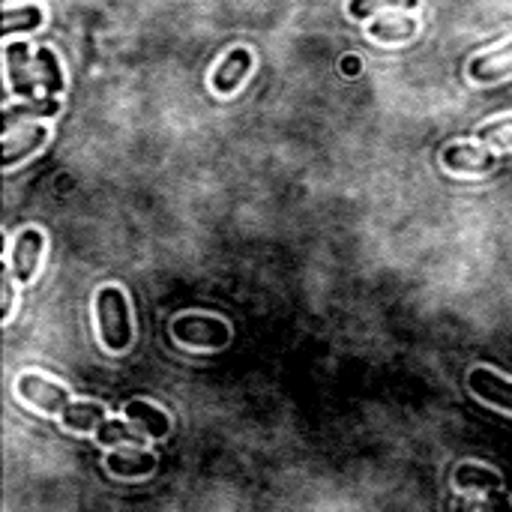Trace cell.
Instances as JSON below:
<instances>
[{
  "label": "cell",
  "mask_w": 512,
  "mask_h": 512,
  "mask_svg": "<svg viewBox=\"0 0 512 512\" xmlns=\"http://www.w3.org/2000/svg\"><path fill=\"white\" fill-rule=\"evenodd\" d=\"M15 390H18V396H21L24 402H30V405L39 408L42 414H60V417H63V411L72 405L69 390H66L63 384H57V381L39 375V372H24V375H18Z\"/></svg>",
  "instance_id": "3"
},
{
  "label": "cell",
  "mask_w": 512,
  "mask_h": 512,
  "mask_svg": "<svg viewBox=\"0 0 512 512\" xmlns=\"http://www.w3.org/2000/svg\"><path fill=\"white\" fill-rule=\"evenodd\" d=\"M96 321H99V339L108 351L123 354L132 345V315H129V300L123 288L105 285L96 291Z\"/></svg>",
  "instance_id": "1"
},
{
  "label": "cell",
  "mask_w": 512,
  "mask_h": 512,
  "mask_svg": "<svg viewBox=\"0 0 512 512\" xmlns=\"http://www.w3.org/2000/svg\"><path fill=\"white\" fill-rule=\"evenodd\" d=\"M45 141H48L45 123H24L18 129H9L3 135V168H15L18 162L30 159L45 147Z\"/></svg>",
  "instance_id": "5"
},
{
  "label": "cell",
  "mask_w": 512,
  "mask_h": 512,
  "mask_svg": "<svg viewBox=\"0 0 512 512\" xmlns=\"http://www.w3.org/2000/svg\"><path fill=\"white\" fill-rule=\"evenodd\" d=\"M36 69H39V81H42L45 93L54 99V96L66 87V78H63V66H60L57 54H54L48 45H42V48L36 51Z\"/></svg>",
  "instance_id": "16"
},
{
  "label": "cell",
  "mask_w": 512,
  "mask_h": 512,
  "mask_svg": "<svg viewBox=\"0 0 512 512\" xmlns=\"http://www.w3.org/2000/svg\"><path fill=\"white\" fill-rule=\"evenodd\" d=\"M42 252H45V231L42 228H21L15 243H12V255H9L12 276L21 285H30L36 279L39 264H42Z\"/></svg>",
  "instance_id": "4"
},
{
  "label": "cell",
  "mask_w": 512,
  "mask_h": 512,
  "mask_svg": "<svg viewBox=\"0 0 512 512\" xmlns=\"http://www.w3.org/2000/svg\"><path fill=\"white\" fill-rule=\"evenodd\" d=\"M96 441L102 447H123V444H132V447H144L147 444V435L141 429H135L132 423H120V420H105L99 429H96Z\"/></svg>",
  "instance_id": "15"
},
{
  "label": "cell",
  "mask_w": 512,
  "mask_h": 512,
  "mask_svg": "<svg viewBox=\"0 0 512 512\" xmlns=\"http://www.w3.org/2000/svg\"><path fill=\"white\" fill-rule=\"evenodd\" d=\"M252 72V51L237 45L225 54V60L213 69V90L222 93V96H231L243 81L246 75Z\"/></svg>",
  "instance_id": "7"
},
{
  "label": "cell",
  "mask_w": 512,
  "mask_h": 512,
  "mask_svg": "<svg viewBox=\"0 0 512 512\" xmlns=\"http://www.w3.org/2000/svg\"><path fill=\"white\" fill-rule=\"evenodd\" d=\"M468 384H471V393H474L477 399H483L486 405H492V408H498V411H507V414H512L510 378H504V375H501V372H495V369L480 366V369H474V372H471Z\"/></svg>",
  "instance_id": "6"
},
{
  "label": "cell",
  "mask_w": 512,
  "mask_h": 512,
  "mask_svg": "<svg viewBox=\"0 0 512 512\" xmlns=\"http://www.w3.org/2000/svg\"><path fill=\"white\" fill-rule=\"evenodd\" d=\"M369 33L378 42H408V39L417 36V21L405 9H399V12H381L369 24Z\"/></svg>",
  "instance_id": "13"
},
{
  "label": "cell",
  "mask_w": 512,
  "mask_h": 512,
  "mask_svg": "<svg viewBox=\"0 0 512 512\" xmlns=\"http://www.w3.org/2000/svg\"><path fill=\"white\" fill-rule=\"evenodd\" d=\"M171 336L192 351H222L231 342V324L216 315L183 312L171 321Z\"/></svg>",
  "instance_id": "2"
},
{
  "label": "cell",
  "mask_w": 512,
  "mask_h": 512,
  "mask_svg": "<svg viewBox=\"0 0 512 512\" xmlns=\"http://www.w3.org/2000/svg\"><path fill=\"white\" fill-rule=\"evenodd\" d=\"M105 465L111 474L123 477V480H138L156 471V456L141 447V450H114L111 456H105Z\"/></svg>",
  "instance_id": "11"
},
{
  "label": "cell",
  "mask_w": 512,
  "mask_h": 512,
  "mask_svg": "<svg viewBox=\"0 0 512 512\" xmlns=\"http://www.w3.org/2000/svg\"><path fill=\"white\" fill-rule=\"evenodd\" d=\"M126 420L135 426V429H141L147 438H165L168 432H171V420H168V414L162 411V408H156L153 402H141V399H132L129 405H126Z\"/></svg>",
  "instance_id": "12"
},
{
  "label": "cell",
  "mask_w": 512,
  "mask_h": 512,
  "mask_svg": "<svg viewBox=\"0 0 512 512\" xmlns=\"http://www.w3.org/2000/svg\"><path fill=\"white\" fill-rule=\"evenodd\" d=\"M45 21V12L39 6H6L0 15V33L9 36L15 30H36Z\"/></svg>",
  "instance_id": "17"
},
{
  "label": "cell",
  "mask_w": 512,
  "mask_h": 512,
  "mask_svg": "<svg viewBox=\"0 0 512 512\" xmlns=\"http://www.w3.org/2000/svg\"><path fill=\"white\" fill-rule=\"evenodd\" d=\"M12 303H15V285H12V267H6L3 273V321L12 318Z\"/></svg>",
  "instance_id": "20"
},
{
  "label": "cell",
  "mask_w": 512,
  "mask_h": 512,
  "mask_svg": "<svg viewBox=\"0 0 512 512\" xmlns=\"http://www.w3.org/2000/svg\"><path fill=\"white\" fill-rule=\"evenodd\" d=\"M105 417H108V411H105V405H99V402H72V405L63 411L60 423H63L69 432H96V429L105 423Z\"/></svg>",
  "instance_id": "14"
},
{
  "label": "cell",
  "mask_w": 512,
  "mask_h": 512,
  "mask_svg": "<svg viewBox=\"0 0 512 512\" xmlns=\"http://www.w3.org/2000/svg\"><path fill=\"white\" fill-rule=\"evenodd\" d=\"M480 144H492L495 150H512V114L495 117L492 123L477 129Z\"/></svg>",
  "instance_id": "18"
},
{
  "label": "cell",
  "mask_w": 512,
  "mask_h": 512,
  "mask_svg": "<svg viewBox=\"0 0 512 512\" xmlns=\"http://www.w3.org/2000/svg\"><path fill=\"white\" fill-rule=\"evenodd\" d=\"M6 69H9V87L18 99L33 102V72H30V45L27 42H12L6 45Z\"/></svg>",
  "instance_id": "9"
},
{
  "label": "cell",
  "mask_w": 512,
  "mask_h": 512,
  "mask_svg": "<svg viewBox=\"0 0 512 512\" xmlns=\"http://www.w3.org/2000/svg\"><path fill=\"white\" fill-rule=\"evenodd\" d=\"M498 162L495 150L483 147V144H450L444 150V165L450 171H459V174H480V171H492Z\"/></svg>",
  "instance_id": "8"
},
{
  "label": "cell",
  "mask_w": 512,
  "mask_h": 512,
  "mask_svg": "<svg viewBox=\"0 0 512 512\" xmlns=\"http://www.w3.org/2000/svg\"><path fill=\"white\" fill-rule=\"evenodd\" d=\"M57 108H60V102H57V99H48V96H42L39 102L33 99V102L21 105V111H24V114H39V117H48V114H54Z\"/></svg>",
  "instance_id": "19"
},
{
  "label": "cell",
  "mask_w": 512,
  "mask_h": 512,
  "mask_svg": "<svg viewBox=\"0 0 512 512\" xmlns=\"http://www.w3.org/2000/svg\"><path fill=\"white\" fill-rule=\"evenodd\" d=\"M468 72H471V78H474V81H480V84H495V81L510 78L512 42H507V45H498V48H492V51H486V54L474 57V60H471V66H468Z\"/></svg>",
  "instance_id": "10"
}]
</instances>
